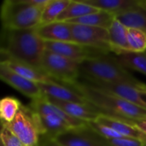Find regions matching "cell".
Wrapping results in <instances>:
<instances>
[{"label":"cell","instance_id":"6da1fadb","mask_svg":"<svg viewBox=\"0 0 146 146\" xmlns=\"http://www.w3.org/2000/svg\"><path fill=\"white\" fill-rule=\"evenodd\" d=\"M45 50V42L39 37L37 27L2 30L1 59L10 58L42 69Z\"/></svg>","mask_w":146,"mask_h":146},{"label":"cell","instance_id":"7a4b0ae2","mask_svg":"<svg viewBox=\"0 0 146 146\" xmlns=\"http://www.w3.org/2000/svg\"><path fill=\"white\" fill-rule=\"evenodd\" d=\"M79 92L89 104L102 114L133 121L146 118V110L129 103L117 96L104 92L86 81H76L68 86Z\"/></svg>","mask_w":146,"mask_h":146},{"label":"cell","instance_id":"3957f363","mask_svg":"<svg viewBox=\"0 0 146 146\" xmlns=\"http://www.w3.org/2000/svg\"><path fill=\"white\" fill-rule=\"evenodd\" d=\"M32 110L41 137L55 139L71 128L82 127L87 122L74 118L53 104L44 95L31 101Z\"/></svg>","mask_w":146,"mask_h":146},{"label":"cell","instance_id":"277c9868","mask_svg":"<svg viewBox=\"0 0 146 146\" xmlns=\"http://www.w3.org/2000/svg\"><path fill=\"white\" fill-rule=\"evenodd\" d=\"M80 77L89 83L130 84L133 86L141 83L119 63L115 56L110 54L82 62Z\"/></svg>","mask_w":146,"mask_h":146},{"label":"cell","instance_id":"5b68a950","mask_svg":"<svg viewBox=\"0 0 146 146\" xmlns=\"http://www.w3.org/2000/svg\"><path fill=\"white\" fill-rule=\"evenodd\" d=\"M43 9L33 5L31 0H5L1 7L3 28L16 30L38 27Z\"/></svg>","mask_w":146,"mask_h":146},{"label":"cell","instance_id":"8992f818","mask_svg":"<svg viewBox=\"0 0 146 146\" xmlns=\"http://www.w3.org/2000/svg\"><path fill=\"white\" fill-rule=\"evenodd\" d=\"M81 62L45 50L41 68L54 81L70 86L78 81L80 77Z\"/></svg>","mask_w":146,"mask_h":146},{"label":"cell","instance_id":"52a82bcc","mask_svg":"<svg viewBox=\"0 0 146 146\" xmlns=\"http://www.w3.org/2000/svg\"><path fill=\"white\" fill-rule=\"evenodd\" d=\"M5 124L19 138L24 146H38L41 135L33 113L28 106L22 105L15 119Z\"/></svg>","mask_w":146,"mask_h":146},{"label":"cell","instance_id":"ba28073f","mask_svg":"<svg viewBox=\"0 0 146 146\" xmlns=\"http://www.w3.org/2000/svg\"><path fill=\"white\" fill-rule=\"evenodd\" d=\"M73 42L111 53L109 30L98 27L71 24Z\"/></svg>","mask_w":146,"mask_h":146},{"label":"cell","instance_id":"9c48e42d","mask_svg":"<svg viewBox=\"0 0 146 146\" xmlns=\"http://www.w3.org/2000/svg\"><path fill=\"white\" fill-rule=\"evenodd\" d=\"M55 140L64 146H111L109 140L98 134L88 123L68 130Z\"/></svg>","mask_w":146,"mask_h":146},{"label":"cell","instance_id":"30bf717a","mask_svg":"<svg viewBox=\"0 0 146 146\" xmlns=\"http://www.w3.org/2000/svg\"><path fill=\"white\" fill-rule=\"evenodd\" d=\"M45 48L46 50L80 62H84L110 54L105 50L86 46L75 42H45Z\"/></svg>","mask_w":146,"mask_h":146},{"label":"cell","instance_id":"8fae6325","mask_svg":"<svg viewBox=\"0 0 146 146\" xmlns=\"http://www.w3.org/2000/svg\"><path fill=\"white\" fill-rule=\"evenodd\" d=\"M0 78L6 84L32 100L43 96V93L37 83L15 73L3 62H0Z\"/></svg>","mask_w":146,"mask_h":146},{"label":"cell","instance_id":"7c38bea8","mask_svg":"<svg viewBox=\"0 0 146 146\" xmlns=\"http://www.w3.org/2000/svg\"><path fill=\"white\" fill-rule=\"evenodd\" d=\"M90 84L104 92L117 96L129 103H132L142 109L146 110V98L138 87V86H138H133L130 84H106V83H90Z\"/></svg>","mask_w":146,"mask_h":146},{"label":"cell","instance_id":"4fadbf2b","mask_svg":"<svg viewBox=\"0 0 146 146\" xmlns=\"http://www.w3.org/2000/svg\"><path fill=\"white\" fill-rule=\"evenodd\" d=\"M96 121L111 127L124 138L138 139L146 144V133L134 123L133 120L101 114Z\"/></svg>","mask_w":146,"mask_h":146},{"label":"cell","instance_id":"5bb4252c","mask_svg":"<svg viewBox=\"0 0 146 146\" xmlns=\"http://www.w3.org/2000/svg\"><path fill=\"white\" fill-rule=\"evenodd\" d=\"M46 97V96H45ZM53 104L56 105L62 109L68 115L84 121L86 122H90L96 121L98 117L102 114L97 108H95L91 104H80L75 102H65L57 100L52 98L46 97Z\"/></svg>","mask_w":146,"mask_h":146},{"label":"cell","instance_id":"9a60e30c","mask_svg":"<svg viewBox=\"0 0 146 146\" xmlns=\"http://www.w3.org/2000/svg\"><path fill=\"white\" fill-rule=\"evenodd\" d=\"M43 95L57 100L65 102H75L88 104V102L75 90L70 86L62 85L56 81H50L38 84Z\"/></svg>","mask_w":146,"mask_h":146},{"label":"cell","instance_id":"2e32d148","mask_svg":"<svg viewBox=\"0 0 146 146\" xmlns=\"http://www.w3.org/2000/svg\"><path fill=\"white\" fill-rule=\"evenodd\" d=\"M39 37L44 42H73L71 24L67 21H54L37 27Z\"/></svg>","mask_w":146,"mask_h":146},{"label":"cell","instance_id":"e0dca14e","mask_svg":"<svg viewBox=\"0 0 146 146\" xmlns=\"http://www.w3.org/2000/svg\"><path fill=\"white\" fill-rule=\"evenodd\" d=\"M1 62L7 64V66L19 75L37 84L54 81L43 69L35 68L25 62H21L10 58H3Z\"/></svg>","mask_w":146,"mask_h":146},{"label":"cell","instance_id":"ac0fdd59","mask_svg":"<svg viewBox=\"0 0 146 146\" xmlns=\"http://www.w3.org/2000/svg\"><path fill=\"white\" fill-rule=\"evenodd\" d=\"M127 28H136L146 32V0H140L133 9L115 15Z\"/></svg>","mask_w":146,"mask_h":146},{"label":"cell","instance_id":"d6986e66","mask_svg":"<svg viewBox=\"0 0 146 146\" xmlns=\"http://www.w3.org/2000/svg\"><path fill=\"white\" fill-rule=\"evenodd\" d=\"M108 30L111 52L115 56L130 52L127 41V27L115 18Z\"/></svg>","mask_w":146,"mask_h":146},{"label":"cell","instance_id":"ffe728a7","mask_svg":"<svg viewBox=\"0 0 146 146\" xmlns=\"http://www.w3.org/2000/svg\"><path fill=\"white\" fill-rule=\"evenodd\" d=\"M94 8L117 15L136 6L140 0H83Z\"/></svg>","mask_w":146,"mask_h":146},{"label":"cell","instance_id":"44dd1931","mask_svg":"<svg viewBox=\"0 0 146 146\" xmlns=\"http://www.w3.org/2000/svg\"><path fill=\"white\" fill-rule=\"evenodd\" d=\"M115 19V15L106 11L99 10L98 12H94L77 19L68 21L67 22L70 24H79V25L92 26V27H98L109 29Z\"/></svg>","mask_w":146,"mask_h":146},{"label":"cell","instance_id":"7402d4cb","mask_svg":"<svg viewBox=\"0 0 146 146\" xmlns=\"http://www.w3.org/2000/svg\"><path fill=\"white\" fill-rule=\"evenodd\" d=\"M114 56L124 68L138 71L146 75V51L143 53L125 52Z\"/></svg>","mask_w":146,"mask_h":146},{"label":"cell","instance_id":"603a6c76","mask_svg":"<svg viewBox=\"0 0 146 146\" xmlns=\"http://www.w3.org/2000/svg\"><path fill=\"white\" fill-rule=\"evenodd\" d=\"M99 9L93 6L86 3L84 1H72L68 8L62 13L58 18V21H68L70 20L77 19L86 15H90L94 12H98Z\"/></svg>","mask_w":146,"mask_h":146},{"label":"cell","instance_id":"cb8c5ba5","mask_svg":"<svg viewBox=\"0 0 146 146\" xmlns=\"http://www.w3.org/2000/svg\"><path fill=\"white\" fill-rule=\"evenodd\" d=\"M71 0H50L44 8L39 26L56 21L62 13L70 4Z\"/></svg>","mask_w":146,"mask_h":146},{"label":"cell","instance_id":"d4e9b609","mask_svg":"<svg viewBox=\"0 0 146 146\" xmlns=\"http://www.w3.org/2000/svg\"><path fill=\"white\" fill-rule=\"evenodd\" d=\"M22 107L21 103L14 97H5L0 102V117L2 122H11Z\"/></svg>","mask_w":146,"mask_h":146},{"label":"cell","instance_id":"484cf974","mask_svg":"<svg viewBox=\"0 0 146 146\" xmlns=\"http://www.w3.org/2000/svg\"><path fill=\"white\" fill-rule=\"evenodd\" d=\"M127 41L130 52L143 53L146 51V32L136 28H127Z\"/></svg>","mask_w":146,"mask_h":146},{"label":"cell","instance_id":"4316f807","mask_svg":"<svg viewBox=\"0 0 146 146\" xmlns=\"http://www.w3.org/2000/svg\"><path fill=\"white\" fill-rule=\"evenodd\" d=\"M88 124L92 129H94L98 134H100L102 137H104L107 140H112V139L124 138L123 136H121L120 133H118L116 131H115L111 127H110L98 121H90V122H88Z\"/></svg>","mask_w":146,"mask_h":146},{"label":"cell","instance_id":"83f0119b","mask_svg":"<svg viewBox=\"0 0 146 146\" xmlns=\"http://www.w3.org/2000/svg\"><path fill=\"white\" fill-rule=\"evenodd\" d=\"M0 139L3 146H24L19 138L3 122H2Z\"/></svg>","mask_w":146,"mask_h":146},{"label":"cell","instance_id":"f1b7e54d","mask_svg":"<svg viewBox=\"0 0 146 146\" xmlns=\"http://www.w3.org/2000/svg\"><path fill=\"white\" fill-rule=\"evenodd\" d=\"M110 144L111 146H145V143L134 139L130 138H121V139H116L109 140Z\"/></svg>","mask_w":146,"mask_h":146},{"label":"cell","instance_id":"f546056e","mask_svg":"<svg viewBox=\"0 0 146 146\" xmlns=\"http://www.w3.org/2000/svg\"><path fill=\"white\" fill-rule=\"evenodd\" d=\"M38 146H64L61 144H59L57 141H56L55 139H47V138H40V141Z\"/></svg>","mask_w":146,"mask_h":146},{"label":"cell","instance_id":"4dcf8cb0","mask_svg":"<svg viewBox=\"0 0 146 146\" xmlns=\"http://www.w3.org/2000/svg\"><path fill=\"white\" fill-rule=\"evenodd\" d=\"M133 121L144 133H146V118L140 119V120H136V121Z\"/></svg>","mask_w":146,"mask_h":146},{"label":"cell","instance_id":"1f68e13d","mask_svg":"<svg viewBox=\"0 0 146 146\" xmlns=\"http://www.w3.org/2000/svg\"><path fill=\"white\" fill-rule=\"evenodd\" d=\"M138 87H139V89L140 90V92L143 93L144 97L146 98V84H144V83L141 82V83L138 86Z\"/></svg>","mask_w":146,"mask_h":146},{"label":"cell","instance_id":"d6a6232c","mask_svg":"<svg viewBox=\"0 0 146 146\" xmlns=\"http://www.w3.org/2000/svg\"><path fill=\"white\" fill-rule=\"evenodd\" d=\"M1 146H3V145H1Z\"/></svg>","mask_w":146,"mask_h":146},{"label":"cell","instance_id":"836d02e7","mask_svg":"<svg viewBox=\"0 0 146 146\" xmlns=\"http://www.w3.org/2000/svg\"><path fill=\"white\" fill-rule=\"evenodd\" d=\"M145 146H146V145H145Z\"/></svg>","mask_w":146,"mask_h":146}]
</instances>
